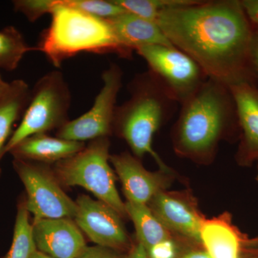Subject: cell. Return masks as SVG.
I'll list each match as a JSON object with an SVG mask.
<instances>
[{
    "instance_id": "1",
    "label": "cell",
    "mask_w": 258,
    "mask_h": 258,
    "mask_svg": "<svg viewBox=\"0 0 258 258\" xmlns=\"http://www.w3.org/2000/svg\"><path fill=\"white\" fill-rule=\"evenodd\" d=\"M156 23L171 43L193 59L208 79L228 86L257 82L250 64L254 30L239 0H198L163 10Z\"/></svg>"
},
{
    "instance_id": "2",
    "label": "cell",
    "mask_w": 258,
    "mask_h": 258,
    "mask_svg": "<svg viewBox=\"0 0 258 258\" xmlns=\"http://www.w3.org/2000/svg\"><path fill=\"white\" fill-rule=\"evenodd\" d=\"M236 123L237 110L230 88L208 79L181 104L175 129L176 148L186 155L208 156L227 128Z\"/></svg>"
},
{
    "instance_id": "3",
    "label": "cell",
    "mask_w": 258,
    "mask_h": 258,
    "mask_svg": "<svg viewBox=\"0 0 258 258\" xmlns=\"http://www.w3.org/2000/svg\"><path fill=\"white\" fill-rule=\"evenodd\" d=\"M50 15V25L42 32L36 49L55 67L81 52L132 57L133 52L120 43L108 20L64 6L60 0Z\"/></svg>"
},
{
    "instance_id": "4",
    "label": "cell",
    "mask_w": 258,
    "mask_h": 258,
    "mask_svg": "<svg viewBox=\"0 0 258 258\" xmlns=\"http://www.w3.org/2000/svg\"><path fill=\"white\" fill-rule=\"evenodd\" d=\"M130 97L116 106L113 131H116L128 144L137 158L150 154L160 167L169 172L168 166L153 149V137L174 111L176 102L150 71L139 74L129 84Z\"/></svg>"
},
{
    "instance_id": "5",
    "label": "cell",
    "mask_w": 258,
    "mask_h": 258,
    "mask_svg": "<svg viewBox=\"0 0 258 258\" xmlns=\"http://www.w3.org/2000/svg\"><path fill=\"white\" fill-rule=\"evenodd\" d=\"M109 148L108 137L91 141L76 155L56 163L53 171L62 186H81L125 217V203L118 195L108 162Z\"/></svg>"
},
{
    "instance_id": "6",
    "label": "cell",
    "mask_w": 258,
    "mask_h": 258,
    "mask_svg": "<svg viewBox=\"0 0 258 258\" xmlns=\"http://www.w3.org/2000/svg\"><path fill=\"white\" fill-rule=\"evenodd\" d=\"M71 94L63 74L50 71L34 86L21 122L5 148L4 155L29 137L63 126L69 120Z\"/></svg>"
},
{
    "instance_id": "7",
    "label": "cell",
    "mask_w": 258,
    "mask_h": 258,
    "mask_svg": "<svg viewBox=\"0 0 258 258\" xmlns=\"http://www.w3.org/2000/svg\"><path fill=\"white\" fill-rule=\"evenodd\" d=\"M13 166L25 186L27 209L34 215V220L76 217L77 203L64 193L48 166L14 159Z\"/></svg>"
},
{
    "instance_id": "8",
    "label": "cell",
    "mask_w": 258,
    "mask_h": 258,
    "mask_svg": "<svg viewBox=\"0 0 258 258\" xmlns=\"http://www.w3.org/2000/svg\"><path fill=\"white\" fill-rule=\"evenodd\" d=\"M136 52L147 62L168 96L180 105L208 79L193 59L174 46L150 45Z\"/></svg>"
},
{
    "instance_id": "9",
    "label": "cell",
    "mask_w": 258,
    "mask_h": 258,
    "mask_svg": "<svg viewBox=\"0 0 258 258\" xmlns=\"http://www.w3.org/2000/svg\"><path fill=\"white\" fill-rule=\"evenodd\" d=\"M103 86L92 108L76 119L69 120L57 130V137L66 140L83 142L106 138L113 132L116 100L122 87L123 71L111 64L102 74Z\"/></svg>"
},
{
    "instance_id": "10",
    "label": "cell",
    "mask_w": 258,
    "mask_h": 258,
    "mask_svg": "<svg viewBox=\"0 0 258 258\" xmlns=\"http://www.w3.org/2000/svg\"><path fill=\"white\" fill-rule=\"evenodd\" d=\"M78 213L75 221L88 238L98 246L124 250L130 247V240L121 216L109 205L81 195L76 200Z\"/></svg>"
},
{
    "instance_id": "11",
    "label": "cell",
    "mask_w": 258,
    "mask_h": 258,
    "mask_svg": "<svg viewBox=\"0 0 258 258\" xmlns=\"http://www.w3.org/2000/svg\"><path fill=\"white\" fill-rule=\"evenodd\" d=\"M32 232L37 250L53 258H77L87 247L71 218L34 220Z\"/></svg>"
},
{
    "instance_id": "12",
    "label": "cell",
    "mask_w": 258,
    "mask_h": 258,
    "mask_svg": "<svg viewBox=\"0 0 258 258\" xmlns=\"http://www.w3.org/2000/svg\"><path fill=\"white\" fill-rule=\"evenodd\" d=\"M123 186L127 202L147 205L152 199L166 186L162 172H151L144 167L137 158L128 153L110 157Z\"/></svg>"
},
{
    "instance_id": "13",
    "label": "cell",
    "mask_w": 258,
    "mask_h": 258,
    "mask_svg": "<svg viewBox=\"0 0 258 258\" xmlns=\"http://www.w3.org/2000/svg\"><path fill=\"white\" fill-rule=\"evenodd\" d=\"M229 88L242 131L241 157L246 161L258 159V83L242 82Z\"/></svg>"
},
{
    "instance_id": "14",
    "label": "cell",
    "mask_w": 258,
    "mask_h": 258,
    "mask_svg": "<svg viewBox=\"0 0 258 258\" xmlns=\"http://www.w3.org/2000/svg\"><path fill=\"white\" fill-rule=\"evenodd\" d=\"M149 203L151 210L168 230L202 242L205 222L191 205L163 191L157 193Z\"/></svg>"
},
{
    "instance_id": "15",
    "label": "cell",
    "mask_w": 258,
    "mask_h": 258,
    "mask_svg": "<svg viewBox=\"0 0 258 258\" xmlns=\"http://www.w3.org/2000/svg\"><path fill=\"white\" fill-rule=\"evenodd\" d=\"M85 147L86 144L83 142L39 134L24 139L9 153L14 159L46 164L69 159L81 152Z\"/></svg>"
},
{
    "instance_id": "16",
    "label": "cell",
    "mask_w": 258,
    "mask_h": 258,
    "mask_svg": "<svg viewBox=\"0 0 258 258\" xmlns=\"http://www.w3.org/2000/svg\"><path fill=\"white\" fill-rule=\"evenodd\" d=\"M107 20L111 25L118 41L131 52L150 45L174 46L156 22L146 20L128 12Z\"/></svg>"
},
{
    "instance_id": "17",
    "label": "cell",
    "mask_w": 258,
    "mask_h": 258,
    "mask_svg": "<svg viewBox=\"0 0 258 258\" xmlns=\"http://www.w3.org/2000/svg\"><path fill=\"white\" fill-rule=\"evenodd\" d=\"M31 90L23 80L10 83L8 92L0 99V160L11 137L15 122L23 116L30 101ZM0 168V175H1Z\"/></svg>"
},
{
    "instance_id": "18",
    "label": "cell",
    "mask_w": 258,
    "mask_h": 258,
    "mask_svg": "<svg viewBox=\"0 0 258 258\" xmlns=\"http://www.w3.org/2000/svg\"><path fill=\"white\" fill-rule=\"evenodd\" d=\"M201 238L212 258H240V239L227 222L221 220L205 222Z\"/></svg>"
},
{
    "instance_id": "19",
    "label": "cell",
    "mask_w": 258,
    "mask_h": 258,
    "mask_svg": "<svg viewBox=\"0 0 258 258\" xmlns=\"http://www.w3.org/2000/svg\"><path fill=\"white\" fill-rule=\"evenodd\" d=\"M125 211L135 226L139 243L149 250L153 246L171 239L169 230L161 223L147 205L126 202Z\"/></svg>"
},
{
    "instance_id": "20",
    "label": "cell",
    "mask_w": 258,
    "mask_h": 258,
    "mask_svg": "<svg viewBox=\"0 0 258 258\" xmlns=\"http://www.w3.org/2000/svg\"><path fill=\"white\" fill-rule=\"evenodd\" d=\"M25 195L19 200L13 242L8 253L3 258H30L37 250L29 220Z\"/></svg>"
},
{
    "instance_id": "21",
    "label": "cell",
    "mask_w": 258,
    "mask_h": 258,
    "mask_svg": "<svg viewBox=\"0 0 258 258\" xmlns=\"http://www.w3.org/2000/svg\"><path fill=\"white\" fill-rule=\"evenodd\" d=\"M36 47L29 46L21 32L13 26L0 30V69L14 71L30 51Z\"/></svg>"
},
{
    "instance_id": "22",
    "label": "cell",
    "mask_w": 258,
    "mask_h": 258,
    "mask_svg": "<svg viewBox=\"0 0 258 258\" xmlns=\"http://www.w3.org/2000/svg\"><path fill=\"white\" fill-rule=\"evenodd\" d=\"M129 13L146 20L156 22L163 10L186 6L198 3V0H113Z\"/></svg>"
},
{
    "instance_id": "23",
    "label": "cell",
    "mask_w": 258,
    "mask_h": 258,
    "mask_svg": "<svg viewBox=\"0 0 258 258\" xmlns=\"http://www.w3.org/2000/svg\"><path fill=\"white\" fill-rule=\"evenodd\" d=\"M60 3L64 6L104 20L115 18L126 12L113 0H60Z\"/></svg>"
},
{
    "instance_id": "24",
    "label": "cell",
    "mask_w": 258,
    "mask_h": 258,
    "mask_svg": "<svg viewBox=\"0 0 258 258\" xmlns=\"http://www.w3.org/2000/svg\"><path fill=\"white\" fill-rule=\"evenodd\" d=\"M57 5V0H15V11L22 13L30 22L37 21L44 15L50 14Z\"/></svg>"
},
{
    "instance_id": "25",
    "label": "cell",
    "mask_w": 258,
    "mask_h": 258,
    "mask_svg": "<svg viewBox=\"0 0 258 258\" xmlns=\"http://www.w3.org/2000/svg\"><path fill=\"white\" fill-rule=\"evenodd\" d=\"M149 258H176L175 244L171 239L162 241L147 251Z\"/></svg>"
},
{
    "instance_id": "26",
    "label": "cell",
    "mask_w": 258,
    "mask_h": 258,
    "mask_svg": "<svg viewBox=\"0 0 258 258\" xmlns=\"http://www.w3.org/2000/svg\"><path fill=\"white\" fill-rule=\"evenodd\" d=\"M77 258H129V256L118 253L114 249L97 245L86 247Z\"/></svg>"
},
{
    "instance_id": "27",
    "label": "cell",
    "mask_w": 258,
    "mask_h": 258,
    "mask_svg": "<svg viewBox=\"0 0 258 258\" xmlns=\"http://www.w3.org/2000/svg\"><path fill=\"white\" fill-rule=\"evenodd\" d=\"M240 3L252 28L258 31V0H241Z\"/></svg>"
},
{
    "instance_id": "28",
    "label": "cell",
    "mask_w": 258,
    "mask_h": 258,
    "mask_svg": "<svg viewBox=\"0 0 258 258\" xmlns=\"http://www.w3.org/2000/svg\"><path fill=\"white\" fill-rule=\"evenodd\" d=\"M250 64L254 79L258 82V31L254 30L250 46Z\"/></svg>"
},
{
    "instance_id": "29",
    "label": "cell",
    "mask_w": 258,
    "mask_h": 258,
    "mask_svg": "<svg viewBox=\"0 0 258 258\" xmlns=\"http://www.w3.org/2000/svg\"><path fill=\"white\" fill-rule=\"evenodd\" d=\"M128 256L129 258H149L147 250L140 243L134 246Z\"/></svg>"
},
{
    "instance_id": "30",
    "label": "cell",
    "mask_w": 258,
    "mask_h": 258,
    "mask_svg": "<svg viewBox=\"0 0 258 258\" xmlns=\"http://www.w3.org/2000/svg\"><path fill=\"white\" fill-rule=\"evenodd\" d=\"M181 258H212L207 251H190L181 256Z\"/></svg>"
},
{
    "instance_id": "31",
    "label": "cell",
    "mask_w": 258,
    "mask_h": 258,
    "mask_svg": "<svg viewBox=\"0 0 258 258\" xmlns=\"http://www.w3.org/2000/svg\"><path fill=\"white\" fill-rule=\"evenodd\" d=\"M10 87V83L5 82L0 75V99L6 94Z\"/></svg>"
},
{
    "instance_id": "32",
    "label": "cell",
    "mask_w": 258,
    "mask_h": 258,
    "mask_svg": "<svg viewBox=\"0 0 258 258\" xmlns=\"http://www.w3.org/2000/svg\"><path fill=\"white\" fill-rule=\"evenodd\" d=\"M30 258H53L52 257H50V256L47 255V254L45 253H42V252H40L39 250L35 251V252H34L33 254H32V255L31 256V257Z\"/></svg>"
}]
</instances>
